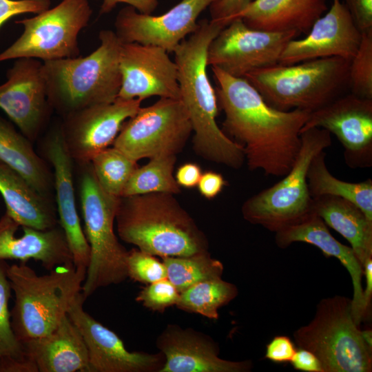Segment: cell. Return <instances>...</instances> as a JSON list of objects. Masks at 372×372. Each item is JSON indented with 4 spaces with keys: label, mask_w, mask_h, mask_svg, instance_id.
Listing matches in <instances>:
<instances>
[{
    "label": "cell",
    "mask_w": 372,
    "mask_h": 372,
    "mask_svg": "<svg viewBox=\"0 0 372 372\" xmlns=\"http://www.w3.org/2000/svg\"><path fill=\"white\" fill-rule=\"evenodd\" d=\"M211 71L218 105L225 114L222 130L242 146L249 169L284 176L298 156L300 132L311 112L277 110L245 79L217 67Z\"/></svg>",
    "instance_id": "1"
},
{
    "label": "cell",
    "mask_w": 372,
    "mask_h": 372,
    "mask_svg": "<svg viewBox=\"0 0 372 372\" xmlns=\"http://www.w3.org/2000/svg\"><path fill=\"white\" fill-rule=\"evenodd\" d=\"M223 28L211 20L200 21L197 30L174 51V61L180 100L194 132L196 153L206 160L237 169L245 161L244 149L216 123L218 105L207 72L208 47Z\"/></svg>",
    "instance_id": "2"
},
{
    "label": "cell",
    "mask_w": 372,
    "mask_h": 372,
    "mask_svg": "<svg viewBox=\"0 0 372 372\" xmlns=\"http://www.w3.org/2000/svg\"><path fill=\"white\" fill-rule=\"evenodd\" d=\"M115 220L123 241L155 256H187L209 249L205 235L172 194L121 196Z\"/></svg>",
    "instance_id": "3"
},
{
    "label": "cell",
    "mask_w": 372,
    "mask_h": 372,
    "mask_svg": "<svg viewBox=\"0 0 372 372\" xmlns=\"http://www.w3.org/2000/svg\"><path fill=\"white\" fill-rule=\"evenodd\" d=\"M99 39L98 48L86 56L43 62L49 103L63 117L118 97L122 42L111 30H101Z\"/></svg>",
    "instance_id": "4"
},
{
    "label": "cell",
    "mask_w": 372,
    "mask_h": 372,
    "mask_svg": "<svg viewBox=\"0 0 372 372\" xmlns=\"http://www.w3.org/2000/svg\"><path fill=\"white\" fill-rule=\"evenodd\" d=\"M86 270L73 263L59 265L38 275L26 263L9 265L7 276L14 293L11 324L18 340L24 342L51 333L67 315L81 291Z\"/></svg>",
    "instance_id": "5"
},
{
    "label": "cell",
    "mask_w": 372,
    "mask_h": 372,
    "mask_svg": "<svg viewBox=\"0 0 372 372\" xmlns=\"http://www.w3.org/2000/svg\"><path fill=\"white\" fill-rule=\"evenodd\" d=\"M350 61L327 57L291 65L277 63L252 71L243 78L277 110L313 112L349 87Z\"/></svg>",
    "instance_id": "6"
},
{
    "label": "cell",
    "mask_w": 372,
    "mask_h": 372,
    "mask_svg": "<svg viewBox=\"0 0 372 372\" xmlns=\"http://www.w3.org/2000/svg\"><path fill=\"white\" fill-rule=\"evenodd\" d=\"M354 320L351 299L335 295L322 299L313 318L293 333L298 348L312 352L324 372H371L372 349Z\"/></svg>",
    "instance_id": "7"
},
{
    "label": "cell",
    "mask_w": 372,
    "mask_h": 372,
    "mask_svg": "<svg viewBox=\"0 0 372 372\" xmlns=\"http://www.w3.org/2000/svg\"><path fill=\"white\" fill-rule=\"evenodd\" d=\"M85 164L79 192L84 234L90 250L81 287L86 300L99 289L118 285L128 278V251L119 242L114 230L120 197L106 193L98 183L90 163Z\"/></svg>",
    "instance_id": "8"
},
{
    "label": "cell",
    "mask_w": 372,
    "mask_h": 372,
    "mask_svg": "<svg viewBox=\"0 0 372 372\" xmlns=\"http://www.w3.org/2000/svg\"><path fill=\"white\" fill-rule=\"evenodd\" d=\"M301 145L289 171L275 185L247 198L241 212L249 223L276 233L297 223L312 212L313 198L307 172L313 158L331 146V134L311 127L300 132Z\"/></svg>",
    "instance_id": "9"
},
{
    "label": "cell",
    "mask_w": 372,
    "mask_h": 372,
    "mask_svg": "<svg viewBox=\"0 0 372 372\" xmlns=\"http://www.w3.org/2000/svg\"><path fill=\"white\" fill-rule=\"evenodd\" d=\"M89 0H62L34 17L17 21L21 36L0 52V62L19 58L44 61L79 56L78 36L91 18Z\"/></svg>",
    "instance_id": "10"
},
{
    "label": "cell",
    "mask_w": 372,
    "mask_h": 372,
    "mask_svg": "<svg viewBox=\"0 0 372 372\" xmlns=\"http://www.w3.org/2000/svg\"><path fill=\"white\" fill-rule=\"evenodd\" d=\"M193 132L180 99L160 98L124 122L112 146L138 162L180 153Z\"/></svg>",
    "instance_id": "11"
},
{
    "label": "cell",
    "mask_w": 372,
    "mask_h": 372,
    "mask_svg": "<svg viewBox=\"0 0 372 372\" xmlns=\"http://www.w3.org/2000/svg\"><path fill=\"white\" fill-rule=\"evenodd\" d=\"M298 34L294 31L253 29L241 19H236L211 41L207 49V65L243 78L252 71L279 63L285 46Z\"/></svg>",
    "instance_id": "12"
},
{
    "label": "cell",
    "mask_w": 372,
    "mask_h": 372,
    "mask_svg": "<svg viewBox=\"0 0 372 372\" xmlns=\"http://www.w3.org/2000/svg\"><path fill=\"white\" fill-rule=\"evenodd\" d=\"M143 100L117 97L113 102L90 106L63 116L62 136L72 160L90 163L112 145L124 122L134 116Z\"/></svg>",
    "instance_id": "13"
},
{
    "label": "cell",
    "mask_w": 372,
    "mask_h": 372,
    "mask_svg": "<svg viewBox=\"0 0 372 372\" xmlns=\"http://www.w3.org/2000/svg\"><path fill=\"white\" fill-rule=\"evenodd\" d=\"M311 127L324 129L338 138L349 167L371 166L372 99L342 94L311 112L302 130Z\"/></svg>",
    "instance_id": "14"
},
{
    "label": "cell",
    "mask_w": 372,
    "mask_h": 372,
    "mask_svg": "<svg viewBox=\"0 0 372 372\" xmlns=\"http://www.w3.org/2000/svg\"><path fill=\"white\" fill-rule=\"evenodd\" d=\"M85 300L81 291L67 314L86 344L90 372H161L165 362L161 351H129L117 334L83 309Z\"/></svg>",
    "instance_id": "15"
},
{
    "label": "cell",
    "mask_w": 372,
    "mask_h": 372,
    "mask_svg": "<svg viewBox=\"0 0 372 372\" xmlns=\"http://www.w3.org/2000/svg\"><path fill=\"white\" fill-rule=\"evenodd\" d=\"M216 1L181 0L158 16L140 13L127 6L116 15L115 33L122 43L152 45L174 52L187 35L197 30L201 12Z\"/></svg>",
    "instance_id": "16"
},
{
    "label": "cell",
    "mask_w": 372,
    "mask_h": 372,
    "mask_svg": "<svg viewBox=\"0 0 372 372\" xmlns=\"http://www.w3.org/2000/svg\"><path fill=\"white\" fill-rule=\"evenodd\" d=\"M119 67L123 99L151 96L180 99L178 69L163 48L138 43H122Z\"/></svg>",
    "instance_id": "17"
},
{
    "label": "cell",
    "mask_w": 372,
    "mask_h": 372,
    "mask_svg": "<svg viewBox=\"0 0 372 372\" xmlns=\"http://www.w3.org/2000/svg\"><path fill=\"white\" fill-rule=\"evenodd\" d=\"M42 65L36 59H17L0 85V109L30 141L37 136L52 109Z\"/></svg>",
    "instance_id": "18"
},
{
    "label": "cell",
    "mask_w": 372,
    "mask_h": 372,
    "mask_svg": "<svg viewBox=\"0 0 372 372\" xmlns=\"http://www.w3.org/2000/svg\"><path fill=\"white\" fill-rule=\"evenodd\" d=\"M362 32L341 0H332L330 9L318 19L306 36L285 46L279 63L291 65L309 60L340 57L351 61Z\"/></svg>",
    "instance_id": "19"
},
{
    "label": "cell",
    "mask_w": 372,
    "mask_h": 372,
    "mask_svg": "<svg viewBox=\"0 0 372 372\" xmlns=\"http://www.w3.org/2000/svg\"><path fill=\"white\" fill-rule=\"evenodd\" d=\"M156 344L165 356L161 372H249L251 360L231 361L219 357V347L209 335L192 328L167 324Z\"/></svg>",
    "instance_id": "20"
},
{
    "label": "cell",
    "mask_w": 372,
    "mask_h": 372,
    "mask_svg": "<svg viewBox=\"0 0 372 372\" xmlns=\"http://www.w3.org/2000/svg\"><path fill=\"white\" fill-rule=\"evenodd\" d=\"M45 154L54 168V187L59 215L73 264L87 271L90 262V246L81 226L76 207L72 179V158L65 147L61 127L54 130L45 143Z\"/></svg>",
    "instance_id": "21"
},
{
    "label": "cell",
    "mask_w": 372,
    "mask_h": 372,
    "mask_svg": "<svg viewBox=\"0 0 372 372\" xmlns=\"http://www.w3.org/2000/svg\"><path fill=\"white\" fill-rule=\"evenodd\" d=\"M275 242L280 248L294 242H305L318 247L326 257L338 259L349 273L353 285L351 309L355 322L360 326L366 319L363 303L364 269L351 247L342 244L330 233L323 220L311 213L301 221L275 233Z\"/></svg>",
    "instance_id": "22"
},
{
    "label": "cell",
    "mask_w": 372,
    "mask_h": 372,
    "mask_svg": "<svg viewBox=\"0 0 372 372\" xmlns=\"http://www.w3.org/2000/svg\"><path fill=\"white\" fill-rule=\"evenodd\" d=\"M19 225L8 214L0 218V260H15L26 263L39 261L47 270L73 263L65 234L57 226L39 230L22 227L23 235L16 236Z\"/></svg>",
    "instance_id": "23"
},
{
    "label": "cell",
    "mask_w": 372,
    "mask_h": 372,
    "mask_svg": "<svg viewBox=\"0 0 372 372\" xmlns=\"http://www.w3.org/2000/svg\"><path fill=\"white\" fill-rule=\"evenodd\" d=\"M22 345L37 372H90L86 344L68 314L51 333Z\"/></svg>",
    "instance_id": "24"
},
{
    "label": "cell",
    "mask_w": 372,
    "mask_h": 372,
    "mask_svg": "<svg viewBox=\"0 0 372 372\" xmlns=\"http://www.w3.org/2000/svg\"><path fill=\"white\" fill-rule=\"evenodd\" d=\"M327 10V0H254L235 19L253 29L307 34Z\"/></svg>",
    "instance_id": "25"
},
{
    "label": "cell",
    "mask_w": 372,
    "mask_h": 372,
    "mask_svg": "<svg viewBox=\"0 0 372 372\" xmlns=\"http://www.w3.org/2000/svg\"><path fill=\"white\" fill-rule=\"evenodd\" d=\"M0 194L6 211L21 227L46 230L59 223L50 199L41 196L21 175L0 163Z\"/></svg>",
    "instance_id": "26"
},
{
    "label": "cell",
    "mask_w": 372,
    "mask_h": 372,
    "mask_svg": "<svg viewBox=\"0 0 372 372\" xmlns=\"http://www.w3.org/2000/svg\"><path fill=\"white\" fill-rule=\"evenodd\" d=\"M312 198V212L349 242L364 267L372 258V221L355 204L342 198L322 196Z\"/></svg>",
    "instance_id": "27"
},
{
    "label": "cell",
    "mask_w": 372,
    "mask_h": 372,
    "mask_svg": "<svg viewBox=\"0 0 372 372\" xmlns=\"http://www.w3.org/2000/svg\"><path fill=\"white\" fill-rule=\"evenodd\" d=\"M0 163L21 175L41 196L50 199L54 179L30 141L0 116Z\"/></svg>",
    "instance_id": "28"
},
{
    "label": "cell",
    "mask_w": 372,
    "mask_h": 372,
    "mask_svg": "<svg viewBox=\"0 0 372 372\" xmlns=\"http://www.w3.org/2000/svg\"><path fill=\"white\" fill-rule=\"evenodd\" d=\"M324 151L311 161L307 172V184L312 198L333 196L346 199L358 207L372 221V180L349 183L333 176L325 161Z\"/></svg>",
    "instance_id": "29"
},
{
    "label": "cell",
    "mask_w": 372,
    "mask_h": 372,
    "mask_svg": "<svg viewBox=\"0 0 372 372\" xmlns=\"http://www.w3.org/2000/svg\"><path fill=\"white\" fill-rule=\"evenodd\" d=\"M8 266L6 260H0V372H37L12 327L9 310L12 288L7 276Z\"/></svg>",
    "instance_id": "30"
},
{
    "label": "cell",
    "mask_w": 372,
    "mask_h": 372,
    "mask_svg": "<svg viewBox=\"0 0 372 372\" xmlns=\"http://www.w3.org/2000/svg\"><path fill=\"white\" fill-rule=\"evenodd\" d=\"M238 293L235 285L222 277L215 278L199 282L180 292L175 306L184 311L217 320L218 309L236 298Z\"/></svg>",
    "instance_id": "31"
},
{
    "label": "cell",
    "mask_w": 372,
    "mask_h": 372,
    "mask_svg": "<svg viewBox=\"0 0 372 372\" xmlns=\"http://www.w3.org/2000/svg\"><path fill=\"white\" fill-rule=\"evenodd\" d=\"M176 156H159L138 167L129 178L121 196L150 193H167L176 195L180 192L174 176Z\"/></svg>",
    "instance_id": "32"
},
{
    "label": "cell",
    "mask_w": 372,
    "mask_h": 372,
    "mask_svg": "<svg viewBox=\"0 0 372 372\" xmlns=\"http://www.w3.org/2000/svg\"><path fill=\"white\" fill-rule=\"evenodd\" d=\"M167 278L180 293L188 287L205 280L222 277L224 267L213 258L209 251L187 256L163 258Z\"/></svg>",
    "instance_id": "33"
},
{
    "label": "cell",
    "mask_w": 372,
    "mask_h": 372,
    "mask_svg": "<svg viewBox=\"0 0 372 372\" xmlns=\"http://www.w3.org/2000/svg\"><path fill=\"white\" fill-rule=\"evenodd\" d=\"M90 163L100 187L116 197L122 196L129 178L138 167L137 161L114 146L99 152Z\"/></svg>",
    "instance_id": "34"
},
{
    "label": "cell",
    "mask_w": 372,
    "mask_h": 372,
    "mask_svg": "<svg viewBox=\"0 0 372 372\" xmlns=\"http://www.w3.org/2000/svg\"><path fill=\"white\" fill-rule=\"evenodd\" d=\"M351 93L372 99V30L362 33L359 48L350 61Z\"/></svg>",
    "instance_id": "35"
},
{
    "label": "cell",
    "mask_w": 372,
    "mask_h": 372,
    "mask_svg": "<svg viewBox=\"0 0 372 372\" xmlns=\"http://www.w3.org/2000/svg\"><path fill=\"white\" fill-rule=\"evenodd\" d=\"M127 270L128 278L144 284L167 278L166 268L163 261L138 248L128 251Z\"/></svg>",
    "instance_id": "36"
},
{
    "label": "cell",
    "mask_w": 372,
    "mask_h": 372,
    "mask_svg": "<svg viewBox=\"0 0 372 372\" xmlns=\"http://www.w3.org/2000/svg\"><path fill=\"white\" fill-rule=\"evenodd\" d=\"M180 292L166 278L147 284L136 296V301L153 311L163 313L169 307L176 305Z\"/></svg>",
    "instance_id": "37"
},
{
    "label": "cell",
    "mask_w": 372,
    "mask_h": 372,
    "mask_svg": "<svg viewBox=\"0 0 372 372\" xmlns=\"http://www.w3.org/2000/svg\"><path fill=\"white\" fill-rule=\"evenodd\" d=\"M50 0H0V28L12 17L40 13L50 8Z\"/></svg>",
    "instance_id": "38"
},
{
    "label": "cell",
    "mask_w": 372,
    "mask_h": 372,
    "mask_svg": "<svg viewBox=\"0 0 372 372\" xmlns=\"http://www.w3.org/2000/svg\"><path fill=\"white\" fill-rule=\"evenodd\" d=\"M251 0H218L210 6L211 21L227 26L249 3Z\"/></svg>",
    "instance_id": "39"
},
{
    "label": "cell",
    "mask_w": 372,
    "mask_h": 372,
    "mask_svg": "<svg viewBox=\"0 0 372 372\" xmlns=\"http://www.w3.org/2000/svg\"><path fill=\"white\" fill-rule=\"evenodd\" d=\"M296 350V345L290 338L276 335L267 344L265 358L276 364L289 363Z\"/></svg>",
    "instance_id": "40"
},
{
    "label": "cell",
    "mask_w": 372,
    "mask_h": 372,
    "mask_svg": "<svg viewBox=\"0 0 372 372\" xmlns=\"http://www.w3.org/2000/svg\"><path fill=\"white\" fill-rule=\"evenodd\" d=\"M355 24L362 32L372 30V0H343Z\"/></svg>",
    "instance_id": "41"
},
{
    "label": "cell",
    "mask_w": 372,
    "mask_h": 372,
    "mask_svg": "<svg viewBox=\"0 0 372 372\" xmlns=\"http://www.w3.org/2000/svg\"><path fill=\"white\" fill-rule=\"evenodd\" d=\"M227 185V181L221 174L207 171L202 173L196 187L202 196L207 199L216 198Z\"/></svg>",
    "instance_id": "42"
},
{
    "label": "cell",
    "mask_w": 372,
    "mask_h": 372,
    "mask_svg": "<svg viewBox=\"0 0 372 372\" xmlns=\"http://www.w3.org/2000/svg\"><path fill=\"white\" fill-rule=\"evenodd\" d=\"M292 366L304 372H324L318 358L310 351L298 348L291 362Z\"/></svg>",
    "instance_id": "43"
},
{
    "label": "cell",
    "mask_w": 372,
    "mask_h": 372,
    "mask_svg": "<svg viewBox=\"0 0 372 372\" xmlns=\"http://www.w3.org/2000/svg\"><path fill=\"white\" fill-rule=\"evenodd\" d=\"M100 14L110 13L118 3H127L128 6L136 9L138 12L151 14L156 8L158 0H101Z\"/></svg>",
    "instance_id": "44"
},
{
    "label": "cell",
    "mask_w": 372,
    "mask_h": 372,
    "mask_svg": "<svg viewBox=\"0 0 372 372\" xmlns=\"http://www.w3.org/2000/svg\"><path fill=\"white\" fill-rule=\"evenodd\" d=\"M202 173L198 164L185 163L178 167L174 177L180 187L191 189L197 186Z\"/></svg>",
    "instance_id": "45"
},
{
    "label": "cell",
    "mask_w": 372,
    "mask_h": 372,
    "mask_svg": "<svg viewBox=\"0 0 372 372\" xmlns=\"http://www.w3.org/2000/svg\"><path fill=\"white\" fill-rule=\"evenodd\" d=\"M363 269L365 280V287L363 289V303L364 312L368 318L371 314L372 299V258L365 262Z\"/></svg>",
    "instance_id": "46"
},
{
    "label": "cell",
    "mask_w": 372,
    "mask_h": 372,
    "mask_svg": "<svg viewBox=\"0 0 372 372\" xmlns=\"http://www.w3.org/2000/svg\"><path fill=\"white\" fill-rule=\"evenodd\" d=\"M362 338L366 344L372 349V331L371 329L362 330Z\"/></svg>",
    "instance_id": "47"
}]
</instances>
